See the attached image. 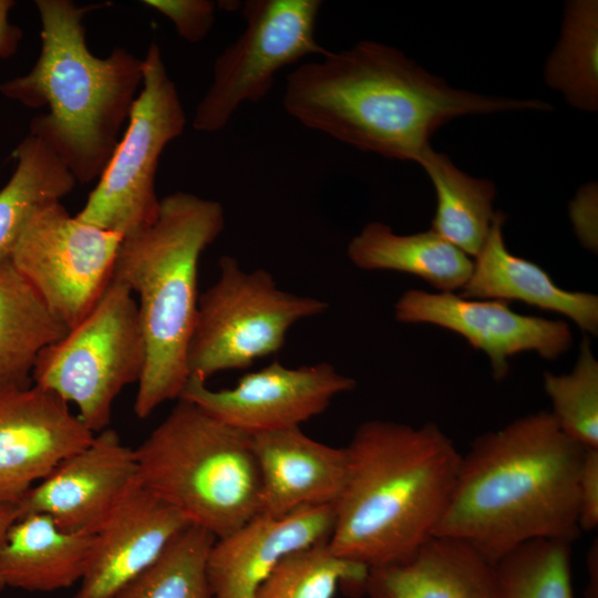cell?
Instances as JSON below:
<instances>
[{"label": "cell", "instance_id": "obj_36", "mask_svg": "<svg viewBox=\"0 0 598 598\" xmlns=\"http://www.w3.org/2000/svg\"><path fill=\"white\" fill-rule=\"evenodd\" d=\"M19 517L20 509L18 505H0V547L8 530Z\"/></svg>", "mask_w": 598, "mask_h": 598}, {"label": "cell", "instance_id": "obj_32", "mask_svg": "<svg viewBox=\"0 0 598 598\" xmlns=\"http://www.w3.org/2000/svg\"><path fill=\"white\" fill-rule=\"evenodd\" d=\"M579 527L592 532L598 526V448H586L578 477Z\"/></svg>", "mask_w": 598, "mask_h": 598}, {"label": "cell", "instance_id": "obj_30", "mask_svg": "<svg viewBox=\"0 0 598 598\" xmlns=\"http://www.w3.org/2000/svg\"><path fill=\"white\" fill-rule=\"evenodd\" d=\"M544 388L559 429L581 446L598 448V361L587 337L573 371L559 375L546 371Z\"/></svg>", "mask_w": 598, "mask_h": 598}, {"label": "cell", "instance_id": "obj_24", "mask_svg": "<svg viewBox=\"0 0 598 598\" xmlns=\"http://www.w3.org/2000/svg\"><path fill=\"white\" fill-rule=\"evenodd\" d=\"M436 193L432 230L465 252L476 257L497 212L493 209V182L475 178L456 167L443 153L426 148L417 161Z\"/></svg>", "mask_w": 598, "mask_h": 598}, {"label": "cell", "instance_id": "obj_27", "mask_svg": "<svg viewBox=\"0 0 598 598\" xmlns=\"http://www.w3.org/2000/svg\"><path fill=\"white\" fill-rule=\"evenodd\" d=\"M369 567L336 555L323 540L285 556L255 598H334L340 586L363 592Z\"/></svg>", "mask_w": 598, "mask_h": 598}, {"label": "cell", "instance_id": "obj_3", "mask_svg": "<svg viewBox=\"0 0 598 598\" xmlns=\"http://www.w3.org/2000/svg\"><path fill=\"white\" fill-rule=\"evenodd\" d=\"M346 451L330 549L369 568L408 559L435 536L462 454L434 423L383 420L363 422Z\"/></svg>", "mask_w": 598, "mask_h": 598}, {"label": "cell", "instance_id": "obj_5", "mask_svg": "<svg viewBox=\"0 0 598 598\" xmlns=\"http://www.w3.org/2000/svg\"><path fill=\"white\" fill-rule=\"evenodd\" d=\"M225 225L221 204L187 192L161 198L156 219L123 237L113 278L138 297L146 359L134 401L137 417L178 400L189 380L199 259Z\"/></svg>", "mask_w": 598, "mask_h": 598}, {"label": "cell", "instance_id": "obj_19", "mask_svg": "<svg viewBox=\"0 0 598 598\" xmlns=\"http://www.w3.org/2000/svg\"><path fill=\"white\" fill-rule=\"evenodd\" d=\"M494 563L470 544L434 536L403 561L369 568L367 598H492Z\"/></svg>", "mask_w": 598, "mask_h": 598}, {"label": "cell", "instance_id": "obj_6", "mask_svg": "<svg viewBox=\"0 0 598 598\" xmlns=\"http://www.w3.org/2000/svg\"><path fill=\"white\" fill-rule=\"evenodd\" d=\"M135 452L141 485L215 538L258 515L251 435L197 404L178 399Z\"/></svg>", "mask_w": 598, "mask_h": 598}, {"label": "cell", "instance_id": "obj_7", "mask_svg": "<svg viewBox=\"0 0 598 598\" xmlns=\"http://www.w3.org/2000/svg\"><path fill=\"white\" fill-rule=\"evenodd\" d=\"M146 359L137 301L112 278L91 312L45 347L32 370V384L76 405L94 434L109 427L121 391L142 377Z\"/></svg>", "mask_w": 598, "mask_h": 598}, {"label": "cell", "instance_id": "obj_33", "mask_svg": "<svg viewBox=\"0 0 598 598\" xmlns=\"http://www.w3.org/2000/svg\"><path fill=\"white\" fill-rule=\"evenodd\" d=\"M575 231L584 246L597 248V188L589 184L580 189L570 205Z\"/></svg>", "mask_w": 598, "mask_h": 598}, {"label": "cell", "instance_id": "obj_18", "mask_svg": "<svg viewBox=\"0 0 598 598\" xmlns=\"http://www.w3.org/2000/svg\"><path fill=\"white\" fill-rule=\"evenodd\" d=\"M260 478L258 515L279 518L302 507L334 505L348 473L346 447H333L300 427L251 435Z\"/></svg>", "mask_w": 598, "mask_h": 598}, {"label": "cell", "instance_id": "obj_34", "mask_svg": "<svg viewBox=\"0 0 598 598\" xmlns=\"http://www.w3.org/2000/svg\"><path fill=\"white\" fill-rule=\"evenodd\" d=\"M14 6L12 0H0V58H10L17 51L22 31L10 23L9 12Z\"/></svg>", "mask_w": 598, "mask_h": 598}, {"label": "cell", "instance_id": "obj_14", "mask_svg": "<svg viewBox=\"0 0 598 598\" xmlns=\"http://www.w3.org/2000/svg\"><path fill=\"white\" fill-rule=\"evenodd\" d=\"M138 485L135 450L107 427L28 492L20 517L41 513L65 530L95 534Z\"/></svg>", "mask_w": 598, "mask_h": 598}, {"label": "cell", "instance_id": "obj_16", "mask_svg": "<svg viewBox=\"0 0 598 598\" xmlns=\"http://www.w3.org/2000/svg\"><path fill=\"white\" fill-rule=\"evenodd\" d=\"M189 525L175 508L138 485L94 534L74 598H115Z\"/></svg>", "mask_w": 598, "mask_h": 598}, {"label": "cell", "instance_id": "obj_22", "mask_svg": "<svg viewBox=\"0 0 598 598\" xmlns=\"http://www.w3.org/2000/svg\"><path fill=\"white\" fill-rule=\"evenodd\" d=\"M351 262L364 270H393L417 276L441 292L462 289L474 261L432 229L398 235L380 221L367 224L348 244Z\"/></svg>", "mask_w": 598, "mask_h": 598}, {"label": "cell", "instance_id": "obj_25", "mask_svg": "<svg viewBox=\"0 0 598 598\" xmlns=\"http://www.w3.org/2000/svg\"><path fill=\"white\" fill-rule=\"evenodd\" d=\"M16 168L0 190V261L9 259L33 216L78 184L58 154L29 133L13 152Z\"/></svg>", "mask_w": 598, "mask_h": 598}, {"label": "cell", "instance_id": "obj_15", "mask_svg": "<svg viewBox=\"0 0 598 598\" xmlns=\"http://www.w3.org/2000/svg\"><path fill=\"white\" fill-rule=\"evenodd\" d=\"M94 433L54 393L34 384L0 391V505H19Z\"/></svg>", "mask_w": 598, "mask_h": 598}, {"label": "cell", "instance_id": "obj_29", "mask_svg": "<svg viewBox=\"0 0 598 598\" xmlns=\"http://www.w3.org/2000/svg\"><path fill=\"white\" fill-rule=\"evenodd\" d=\"M215 539L207 530L189 525L115 598H213L206 565Z\"/></svg>", "mask_w": 598, "mask_h": 598}, {"label": "cell", "instance_id": "obj_2", "mask_svg": "<svg viewBox=\"0 0 598 598\" xmlns=\"http://www.w3.org/2000/svg\"><path fill=\"white\" fill-rule=\"evenodd\" d=\"M585 451L545 411L478 436L462 454L435 536L463 540L493 563L532 540L573 543Z\"/></svg>", "mask_w": 598, "mask_h": 598}, {"label": "cell", "instance_id": "obj_20", "mask_svg": "<svg viewBox=\"0 0 598 598\" xmlns=\"http://www.w3.org/2000/svg\"><path fill=\"white\" fill-rule=\"evenodd\" d=\"M505 216L497 212L488 236L475 257L461 297L516 300L570 318L584 332H598V298L558 287L537 264L513 255L503 236Z\"/></svg>", "mask_w": 598, "mask_h": 598}, {"label": "cell", "instance_id": "obj_31", "mask_svg": "<svg viewBox=\"0 0 598 598\" xmlns=\"http://www.w3.org/2000/svg\"><path fill=\"white\" fill-rule=\"evenodd\" d=\"M143 3L171 20L178 35L190 43L204 40L214 24V1L145 0Z\"/></svg>", "mask_w": 598, "mask_h": 598}, {"label": "cell", "instance_id": "obj_35", "mask_svg": "<svg viewBox=\"0 0 598 598\" xmlns=\"http://www.w3.org/2000/svg\"><path fill=\"white\" fill-rule=\"evenodd\" d=\"M588 585L585 589V598H598V549L597 540L591 545L587 555Z\"/></svg>", "mask_w": 598, "mask_h": 598}, {"label": "cell", "instance_id": "obj_8", "mask_svg": "<svg viewBox=\"0 0 598 598\" xmlns=\"http://www.w3.org/2000/svg\"><path fill=\"white\" fill-rule=\"evenodd\" d=\"M328 303L281 290L265 269L244 270L230 256L219 260L217 281L199 295L187 369L189 378L251 367L278 352L288 330L319 316Z\"/></svg>", "mask_w": 598, "mask_h": 598}, {"label": "cell", "instance_id": "obj_28", "mask_svg": "<svg viewBox=\"0 0 598 598\" xmlns=\"http://www.w3.org/2000/svg\"><path fill=\"white\" fill-rule=\"evenodd\" d=\"M492 598H574L571 543L536 539L502 556Z\"/></svg>", "mask_w": 598, "mask_h": 598}, {"label": "cell", "instance_id": "obj_10", "mask_svg": "<svg viewBox=\"0 0 598 598\" xmlns=\"http://www.w3.org/2000/svg\"><path fill=\"white\" fill-rule=\"evenodd\" d=\"M320 0H248L241 6L245 28L215 60L213 81L198 103L193 127L223 130L247 102L262 100L276 74L308 55H324L316 25Z\"/></svg>", "mask_w": 598, "mask_h": 598}, {"label": "cell", "instance_id": "obj_1", "mask_svg": "<svg viewBox=\"0 0 598 598\" xmlns=\"http://www.w3.org/2000/svg\"><path fill=\"white\" fill-rule=\"evenodd\" d=\"M282 104L310 130L360 151L416 163L432 134L457 116L550 110L545 101L451 87L400 50L373 40L293 69Z\"/></svg>", "mask_w": 598, "mask_h": 598}, {"label": "cell", "instance_id": "obj_17", "mask_svg": "<svg viewBox=\"0 0 598 598\" xmlns=\"http://www.w3.org/2000/svg\"><path fill=\"white\" fill-rule=\"evenodd\" d=\"M334 505L302 507L271 518L257 515L237 530L216 538L207 557L213 598H255L277 564L288 554L329 540Z\"/></svg>", "mask_w": 598, "mask_h": 598}, {"label": "cell", "instance_id": "obj_13", "mask_svg": "<svg viewBox=\"0 0 598 598\" xmlns=\"http://www.w3.org/2000/svg\"><path fill=\"white\" fill-rule=\"evenodd\" d=\"M394 309L400 322L435 324L464 337L488 357L495 380L507 375L508 359L517 353L535 351L555 360L573 342L566 322L517 313L503 300L411 289L399 298Z\"/></svg>", "mask_w": 598, "mask_h": 598}, {"label": "cell", "instance_id": "obj_21", "mask_svg": "<svg viewBox=\"0 0 598 598\" xmlns=\"http://www.w3.org/2000/svg\"><path fill=\"white\" fill-rule=\"evenodd\" d=\"M94 534L61 528L45 514L19 517L0 547V590L50 592L80 582Z\"/></svg>", "mask_w": 598, "mask_h": 598}, {"label": "cell", "instance_id": "obj_23", "mask_svg": "<svg viewBox=\"0 0 598 598\" xmlns=\"http://www.w3.org/2000/svg\"><path fill=\"white\" fill-rule=\"evenodd\" d=\"M66 332L10 260L0 261V391L31 385L40 352Z\"/></svg>", "mask_w": 598, "mask_h": 598}, {"label": "cell", "instance_id": "obj_26", "mask_svg": "<svg viewBox=\"0 0 598 598\" xmlns=\"http://www.w3.org/2000/svg\"><path fill=\"white\" fill-rule=\"evenodd\" d=\"M549 86L574 107L598 109V2L576 0L566 6L559 39L545 66Z\"/></svg>", "mask_w": 598, "mask_h": 598}, {"label": "cell", "instance_id": "obj_11", "mask_svg": "<svg viewBox=\"0 0 598 598\" xmlns=\"http://www.w3.org/2000/svg\"><path fill=\"white\" fill-rule=\"evenodd\" d=\"M122 239L72 216L56 202L33 216L9 260L70 330L110 285Z\"/></svg>", "mask_w": 598, "mask_h": 598}, {"label": "cell", "instance_id": "obj_4", "mask_svg": "<svg viewBox=\"0 0 598 598\" xmlns=\"http://www.w3.org/2000/svg\"><path fill=\"white\" fill-rule=\"evenodd\" d=\"M41 21V51L24 75L0 83V94L29 107L48 106L30 134L43 140L76 183L99 179L128 120L143 82V59L124 48L106 58L86 43L84 16L95 6L70 0L34 1Z\"/></svg>", "mask_w": 598, "mask_h": 598}, {"label": "cell", "instance_id": "obj_12", "mask_svg": "<svg viewBox=\"0 0 598 598\" xmlns=\"http://www.w3.org/2000/svg\"><path fill=\"white\" fill-rule=\"evenodd\" d=\"M355 381L327 362L289 368L279 362L241 377L229 389L212 390L189 378L179 399L200 406L218 421L254 435L300 427L323 413L333 398Z\"/></svg>", "mask_w": 598, "mask_h": 598}, {"label": "cell", "instance_id": "obj_9", "mask_svg": "<svg viewBox=\"0 0 598 598\" xmlns=\"http://www.w3.org/2000/svg\"><path fill=\"white\" fill-rule=\"evenodd\" d=\"M185 125L177 87L158 44L152 42L126 131L76 217L122 237L150 226L161 205L155 183L159 156Z\"/></svg>", "mask_w": 598, "mask_h": 598}]
</instances>
